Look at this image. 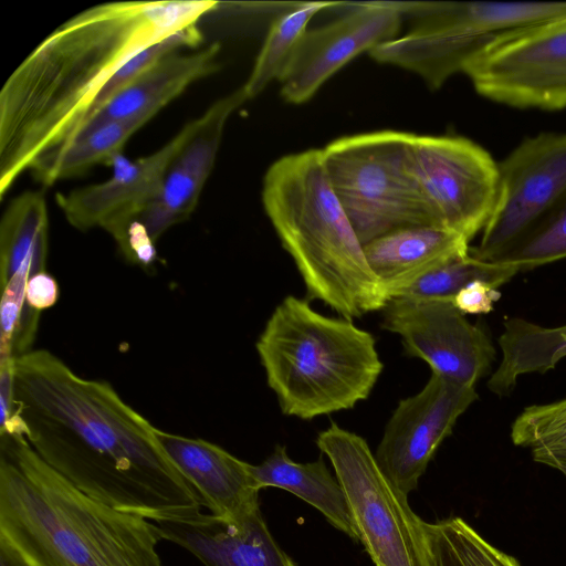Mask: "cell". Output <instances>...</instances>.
I'll return each mask as SVG.
<instances>
[{
	"label": "cell",
	"instance_id": "obj_1",
	"mask_svg": "<svg viewBox=\"0 0 566 566\" xmlns=\"http://www.w3.org/2000/svg\"><path fill=\"white\" fill-rule=\"evenodd\" d=\"M17 412L25 439L90 497L156 523L189 518L205 503L155 428L104 380L86 379L46 349L15 358Z\"/></svg>",
	"mask_w": 566,
	"mask_h": 566
},
{
	"label": "cell",
	"instance_id": "obj_2",
	"mask_svg": "<svg viewBox=\"0 0 566 566\" xmlns=\"http://www.w3.org/2000/svg\"><path fill=\"white\" fill-rule=\"evenodd\" d=\"M211 0L122 1L77 13L49 34L0 92V197L41 157L72 142L130 59L200 29Z\"/></svg>",
	"mask_w": 566,
	"mask_h": 566
},
{
	"label": "cell",
	"instance_id": "obj_3",
	"mask_svg": "<svg viewBox=\"0 0 566 566\" xmlns=\"http://www.w3.org/2000/svg\"><path fill=\"white\" fill-rule=\"evenodd\" d=\"M158 524L81 492L24 436L0 437V543L25 566H163Z\"/></svg>",
	"mask_w": 566,
	"mask_h": 566
},
{
	"label": "cell",
	"instance_id": "obj_4",
	"mask_svg": "<svg viewBox=\"0 0 566 566\" xmlns=\"http://www.w3.org/2000/svg\"><path fill=\"white\" fill-rule=\"evenodd\" d=\"M262 202L307 300L352 321L385 307L389 296L332 188L322 149L274 161L263 178Z\"/></svg>",
	"mask_w": 566,
	"mask_h": 566
},
{
	"label": "cell",
	"instance_id": "obj_5",
	"mask_svg": "<svg viewBox=\"0 0 566 566\" xmlns=\"http://www.w3.org/2000/svg\"><path fill=\"white\" fill-rule=\"evenodd\" d=\"M255 348L282 413L302 420L354 408L384 368L369 332L293 295L274 308Z\"/></svg>",
	"mask_w": 566,
	"mask_h": 566
},
{
	"label": "cell",
	"instance_id": "obj_6",
	"mask_svg": "<svg viewBox=\"0 0 566 566\" xmlns=\"http://www.w3.org/2000/svg\"><path fill=\"white\" fill-rule=\"evenodd\" d=\"M412 137L379 130L322 149L332 188L363 244L397 229L433 224L412 170Z\"/></svg>",
	"mask_w": 566,
	"mask_h": 566
},
{
	"label": "cell",
	"instance_id": "obj_7",
	"mask_svg": "<svg viewBox=\"0 0 566 566\" xmlns=\"http://www.w3.org/2000/svg\"><path fill=\"white\" fill-rule=\"evenodd\" d=\"M345 493L358 542L375 566H433L422 521L367 441L332 422L316 438Z\"/></svg>",
	"mask_w": 566,
	"mask_h": 566
},
{
	"label": "cell",
	"instance_id": "obj_8",
	"mask_svg": "<svg viewBox=\"0 0 566 566\" xmlns=\"http://www.w3.org/2000/svg\"><path fill=\"white\" fill-rule=\"evenodd\" d=\"M474 90L516 108L566 107V17L494 35L465 65Z\"/></svg>",
	"mask_w": 566,
	"mask_h": 566
},
{
	"label": "cell",
	"instance_id": "obj_9",
	"mask_svg": "<svg viewBox=\"0 0 566 566\" xmlns=\"http://www.w3.org/2000/svg\"><path fill=\"white\" fill-rule=\"evenodd\" d=\"M411 165L434 226L469 242L482 232L497 196L499 165L462 136L415 135Z\"/></svg>",
	"mask_w": 566,
	"mask_h": 566
},
{
	"label": "cell",
	"instance_id": "obj_10",
	"mask_svg": "<svg viewBox=\"0 0 566 566\" xmlns=\"http://www.w3.org/2000/svg\"><path fill=\"white\" fill-rule=\"evenodd\" d=\"M249 99L243 86L213 102L196 118L195 130L169 164L159 191L116 241L124 258L148 270L157 261L156 242L195 211L213 169L224 127Z\"/></svg>",
	"mask_w": 566,
	"mask_h": 566
},
{
	"label": "cell",
	"instance_id": "obj_11",
	"mask_svg": "<svg viewBox=\"0 0 566 566\" xmlns=\"http://www.w3.org/2000/svg\"><path fill=\"white\" fill-rule=\"evenodd\" d=\"M499 165L492 214L471 254L493 261L514 245L566 195V133L524 139Z\"/></svg>",
	"mask_w": 566,
	"mask_h": 566
},
{
	"label": "cell",
	"instance_id": "obj_12",
	"mask_svg": "<svg viewBox=\"0 0 566 566\" xmlns=\"http://www.w3.org/2000/svg\"><path fill=\"white\" fill-rule=\"evenodd\" d=\"M382 311L381 327L400 337L408 356L426 361L431 373L472 386L495 359L489 335L470 323L452 298L392 297Z\"/></svg>",
	"mask_w": 566,
	"mask_h": 566
},
{
	"label": "cell",
	"instance_id": "obj_13",
	"mask_svg": "<svg viewBox=\"0 0 566 566\" xmlns=\"http://www.w3.org/2000/svg\"><path fill=\"white\" fill-rule=\"evenodd\" d=\"M476 399L475 387L431 373L420 391L398 402L375 453L398 490L408 495L417 489L437 449Z\"/></svg>",
	"mask_w": 566,
	"mask_h": 566
},
{
	"label": "cell",
	"instance_id": "obj_14",
	"mask_svg": "<svg viewBox=\"0 0 566 566\" xmlns=\"http://www.w3.org/2000/svg\"><path fill=\"white\" fill-rule=\"evenodd\" d=\"M402 2H359L338 19L307 30L281 78V95L292 104L307 102L355 56L398 36Z\"/></svg>",
	"mask_w": 566,
	"mask_h": 566
},
{
	"label": "cell",
	"instance_id": "obj_15",
	"mask_svg": "<svg viewBox=\"0 0 566 566\" xmlns=\"http://www.w3.org/2000/svg\"><path fill=\"white\" fill-rule=\"evenodd\" d=\"M188 122L169 142L154 153L134 160L115 159L112 176L103 182L56 193L66 221L77 230L102 228L118 241L128 224L156 197L165 172L195 130Z\"/></svg>",
	"mask_w": 566,
	"mask_h": 566
},
{
	"label": "cell",
	"instance_id": "obj_16",
	"mask_svg": "<svg viewBox=\"0 0 566 566\" xmlns=\"http://www.w3.org/2000/svg\"><path fill=\"white\" fill-rule=\"evenodd\" d=\"M407 14L415 22L403 34L416 46L443 48L476 36L503 32L566 17V1L410 2Z\"/></svg>",
	"mask_w": 566,
	"mask_h": 566
},
{
	"label": "cell",
	"instance_id": "obj_17",
	"mask_svg": "<svg viewBox=\"0 0 566 566\" xmlns=\"http://www.w3.org/2000/svg\"><path fill=\"white\" fill-rule=\"evenodd\" d=\"M164 450L193 485L210 514L241 522L260 511L252 464L203 439H193L155 428Z\"/></svg>",
	"mask_w": 566,
	"mask_h": 566
},
{
	"label": "cell",
	"instance_id": "obj_18",
	"mask_svg": "<svg viewBox=\"0 0 566 566\" xmlns=\"http://www.w3.org/2000/svg\"><path fill=\"white\" fill-rule=\"evenodd\" d=\"M156 524L163 539L188 551L205 566H297L273 538L261 511L241 522L199 513Z\"/></svg>",
	"mask_w": 566,
	"mask_h": 566
},
{
	"label": "cell",
	"instance_id": "obj_19",
	"mask_svg": "<svg viewBox=\"0 0 566 566\" xmlns=\"http://www.w3.org/2000/svg\"><path fill=\"white\" fill-rule=\"evenodd\" d=\"M469 243L448 229L419 224L382 234L364 244V252L390 300L424 275L469 255Z\"/></svg>",
	"mask_w": 566,
	"mask_h": 566
},
{
	"label": "cell",
	"instance_id": "obj_20",
	"mask_svg": "<svg viewBox=\"0 0 566 566\" xmlns=\"http://www.w3.org/2000/svg\"><path fill=\"white\" fill-rule=\"evenodd\" d=\"M220 50L213 43L192 53L165 56L94 111L80 133L108 122L154 117L191 84L217 72Z\"/></svg>",
	"mask_w": 566,
	"mask_h": 566
},
{
	"label": "cell",
	"instance_id": "obj_21",
	"mask_svg": "<svg viewBox=\"0 0 566 566\" xmlns=\"http://www.w3.org/2000/svg\"><path fill=\"white\" fill-rule=\"evenodd\" d=\"M252 471L260 489L272 486L295 494L318 510L334 527L358 542L342 485L322 458L313 462H295L285 446L276 444L262 463L252 465Z\"/></svg>",
	"mask_w": 566,
	"mask_h": 566
},
{
	"label": "cell",
	"instance_id": "obj_22",
	"mask_svg": "<svg viewBox=\"0 0 566 566\" xmlns=\"http://www.w3.org/2000/svg\"><path fill=\"white\" fill-rule=\"evenodd\" d=\"M49 210L43 192L28 190L11 199L0 221V285L28 284L46 271Z\"/></svg>",
	"mask_w": 566,
	"mask_h": 566
},
{
	"label": "cell",
	"instance_id": "obj_23",
	"mask_svg": "<svg viewBox=\"0 0 566 566\" xmlns=\"http://www.w3.org/2000/svg\"><path fill=\"white\" fill-rule=\"evenodd\" d=\"M499 337L502 359L488 380L496 396L509 395L517 378L546 373L566 357V325L544 327L520 317L507 318Z\"/></svg>",
	"mask_w": 566,
	"mask_h": 566
},
{
	"label": "cell",
	"instance_id": "obj_24",
	"mask_svg": "<svg viewBox=\"0 0 566 566\" xmlns=\"http://www.w3.org/2000/svg\"><path fill=\"white\" fill-rule=\"evenodd\" d=\"M151 118L143 115L82 132L72 142L36 160L30 171L39 182L50 187L95 165H113L127 140Z\"/></svg>",
	"mask_w": 566,
	"mask_h": 566
},
{
	"label": "cell",
	"instance_id": "obj_25",
	"mask_svg": "<svg viewBox=\"0 0 566 566\" xmlns=\"http://www.w3.org/2000/svg\"><path fill=\"white\" fill-rule=\"evenodd\" d=\"M342 4L331 1L302 2L273 20L251 73L242 85L249 99L258 96L271 82L281 81L312 18L322 10Z\"/></svg>",
	"mask_w": 566,
	"mask_h": 566
},
{
	"label": "cell",
	"instance_id": "obj_26",
	"mask_svg": "<svg viewBox=\"0 0 566 566\" xmlns=\"http://www.w3.org/2000/svg\"><path fill=\"white\" fill-rule=\"evenodd\" d=\"M433 566H522L461 517L424 522Z\"/></svg>",
	"mask_w": 566,
	"mask_h": 566
},
{
	"label": "cell",
	"instance_id": "obj_27",
	"mask_svg": "<svg viewBox=\"0 0 566 566\" xmlns=\"http://www.w3.org/2000/svg\"><path fill=\"white\" fill-rule=\"evenodd\" d=\"M520 272L514 265L482 261L469 255L455 259L424 275L397 296L452 298L467 284L481 280L500 287ZM392 298V297H391Z\"/></svg>",
	"mask_w": 566,
	"mask_h": 566
},
{
	"label": "cell",
	"instance_id": "obj_28",
	"mask_svg": "<svg viewBox=\"0 0 566 566\" xmlns=\"http://www.w3.org/2000/svg\"><path fill=\"white\" fill-rule=\"evenodd\" d=\"M566 259V195L514 245L491 262L521 271Z\"/></svg>",
	"mask_w": 566,
	"mask_h": 566
},
{
	"label": "cell",
	"instance_id": "obj_29",
	"mask_svg": "<svg viewBox=\"0 0 566 566\" xmlns=\"http://www.w3.org/2000/svg\"><path fill=\"white\" fill-rule=\"evenodd\" d=\"M511 439L531 450L566 449V398L526 407L512 424Z\"/></svg>",
	"mask_w": 566,
	"mask_h": 566
},
{
	"label": "cell",
	"instance_id": "obj_30",
	"mask_svg": "<svg viewBox=\"0 0 566 566\" xmlns=\"http://www.w3.org/2000/svg\"><path fill=\"white\" fill-rule=\"evenodd\" d=\"M501 297L497 287L476 280L462 287L453 297L452 303L462 314H488Z\"/></svg>",
	"mask_w": 566,
	"mask_h": 566
},
{
	"label": "cell",
	"instance_id": "obj_31",
	"mask_svg": "<svg viewBox=\"0 0 566 566\" xmlns=\"http://www.w3.org/2000/svg\"><path fill=\"white\" fill-rule=\"evenodd\" d=\"M60 296L57 281L48 271L33 275L27 284L25 297L28 305L42 312L54 306Z\"/></svg>",
	"mask_w": 566,
	"mask_h": 566
},
{
	"label": "cell",
	"instance_id": "obj_32",
	"mask_svg": "<svg viewBox=\"0 0 566 566\" xmlns=\"http://www.w3.org/2000/svg\"><path fill=\"white\" fill-rule=\"evenodd\" d=\"M535 462L560 471L566 476V449L537 448L532 450Z\"/></svg>",
	"mask_w": 566,
	"mask_h": 566
},
{
	"label": "cell",
	"instance_id": "obj_33",
	"mask_svg": "<svg viewBox=\"0 0 566 566\" xmlns=\"http://www.w3.org/2000/svg\"><path fill=\"white\" fill-rule=\"evenodd\" d=\"M0 566H25V564L11 548L0 543Z\"/></svg>",
	"mask_w": 566,
	"mask_h": 566
}]
</instances>
